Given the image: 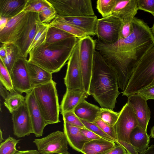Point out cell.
Segmentation results:
<instances>
[{"label":"cell","instance_id":"6da1fadb","mask_svg":"<svg viewBox=\"0 0 154 154\" xmlns=\"http://www.w3.org/2000/svg\"><path fill=\"white\" fill-rule=\"evenodd\" d=\"M132 23L133 32L125 38L111 44L95 40L96 50L115 72L119 87L123 91L139 62L154 45V35L147 23L135 17Z\"/></svg>","mask_w":154,"mask_h":154},{"label":"cell","instance_id":"7a4b0ae2","mask_svg":"<svg viewBox=\"0 0 154 154\" xmlns=\"http://www.w3.org/2000/svg\"><path fill=\"white\" fill-rule=\"evenodd\" d=\"M119 88L115 72L95 50L89 95H92L102 108L113 110L120 93Z\"/></svg>","mask_w":154,"mask_h":154},{"label":"cell","instance_id":"3957f363","mask_svg":"<svg viewBox=\"0 0 154 154\" xmlns=\"http://www.w3.org/2000/svg\"><path fill=\"white\" fill-rule=\"evenodd\" d=\"M79 40L74 37L53 43H44L30 51L27 60L52 74L58 72L68 60Z\"/></svg>","mask_w":154,"mask_h":154},{"label":"cell","instance_id":"277c9868","mask_svg":"<svg viewBox=\"0 0 154 154\" xmlns=\"http://www.w3.org/2000/svg\"><path fill=\"white\" fill-rule=\"evenodd\" d=\"M56 85V83L53 80L32 89L47 125L60 122L59 119L60 106Z\"/></svg>","mask_w":154,"mask_h":154},{"label":"cell","instance_id":"5b68a950","mask_svg":"<svg viewBox=\"0 0 154 154\" xmlns=\"http://www.w3.org/2000/svg\"><path fill=\"white\" fill-rule=\"evenodd\" d=\"M154 80V45L142 57L135 68L123 96L127 97L137 93Z\"/></svg>","mask_w":154,"mask_h":154},{"label":"cell","instance_id":"8992f818","mask_svg":"<svg viewBox=\"0 0 154 154\" xmlns=\"http://www.w3.org/2000/svg\"><path fill=\"white\" fill-rule=\"evenodd\" d=\"M61 17L95 15L91 0H48Z\"/></svg>","mask_w":154,"mask_h":154},{"label":"cell","instance_id":"52a82bcc","mask_svg":"<svg viewBox=\"0 0 154 154\" xmlns=\"http://www.w3.org/2000/svg\"><path fill=\"white\" fill-rule=\"evenodd\" d=\"M79 44L80 63L84 90L88 94L96 50V40L90 36H87L79 39Z\"/></svg>","mask_w":154,"mask_h":154},{"label":"cell","instance_id":"ba28073f","mask_svg":"<svg viewBox=\"0 0 154 154\" xmlns=\"http://www.w3.org/2000/svg\"><path fill=\"white\" fill-rule=\"evenodd\" d=\"M41 154H69L68 142L63 132L57 131L33 141Z\"/></svg>","mask_w":154,"mask_h":154},{"label":"cell","instance_id":"9c48e42d","mask_svg":"<svg viewBox=\"0 0 154 154\" xmlns=\"http://www.w3.org/2000/svg\"><path fill=\"white\" fill-rule=\"evenodd\" d=\"M138 125V122L135 113L127 102L119 112L118 120L113 126L117 140H121L130 143V134Z\"/></svg>","mask_w":154,"mask_h":154},{"label":"cell","instance_id":"30bf717a","mask_svg":"<svg viewBox=\"0 0 154 154\" xmlns=\"http://www.w3.org/2000/svg\"><path fill=\"white\" fill-rule=\"evenodd\" d=\"M64 80L66 90L85 91L80 63L79 41L68 61L66 74Z\"/></svg>","mask_w":154,"mask_h":154},{"label":"cell","instance_id":"8fae6325","mask_svg":"<svg viewBox=\"0 0 154 154\" xmlns=\"http://www.w3.org/2000/svg\"><path fill=\"white\" fill-rule=\"evenodd\" d=\"M29 14V12L23 11L9 18L6 26L0 31L2 44H14L20 38L26 28Z\"/></svg>","mask_w":154,"mask_h":154},{"label":"cell","instance_id":"7c38bea8","mask_svg":"<svg viewBox=\"0 0 154 154\" xmlns=\"http://www.w3.org/2000/svg\"><path fill=\"white\" fill-rule=\"evenodd\" d=\"M122 21L118 17L111 15L98 19L97 35L98 40L107 44H111L119 40Z\"/></svg>","mask_w":154,"mask_h":154},{"label":"cell","instance_id":"4fadbf2b","mask_svg":"<svg viewBox=\"0 0 154 154\" xmlns=\"http://www.w3.org/2000/svg\"><path fill=\"white\" fill-rule=\"evenodd\" d=\"M27 59L23 57H19L10 74L14 88L20 94H26L33 89L27 67Z\"/></svg>","mask_w":154,"mask_h":154},{"label":"cell","instance_id":"5bb4252c","mask_svg":"<svg viewBox=\"0 0 154 154\" xmlns=\"http://www.w3.org/2000/svg\"><path fill=\"white\" fill-rule=\"evenodd\" d=\"M12 114L15 136L18 138L23 137L32 133L31 121L25 101Z\"/></svg>","mask_w":154,"mask_h":154},{"label":"cell","instance_id":"9a60e30c","mask_svg":"<svg viewBox=\"0 0 154 154\" xmlns=\"http://www.w3.org/2000/svg\"><path fill=\"white\" fill-rule=\"evenodd\" d=\"M25 100L31 119L33 132L37 137L43 134V131L47 125L39 108L33 89L26 93Z\"/></svg>","mask_w":154,"mask_h":154},{"label":"cell","instance_id":"2e32d148","mask_svg":"<svg viewBox=\"0 0 154 154\" xmlns=\"http://www.w3.org/2000/svg\"><path fill=\"white\" fill-rule=\"evenodd\" d=\"M128 97L127 103L135 113L138 122V125L147 131L151 113L147 100L137 93Z\"/></svg>","mask_w":154,"mask_h":154},{"label":"cell","instance_id":"e0dca14e","mask_svg":"<svg viewBox=\"0 0 154 154\" xmlns=\"http://www.w3.org/2000/svg\"><path fill=\"white\" fill-rule=\"evenodd\" d=\"M38 14V13L30 12L26 28L21 37L14 44L22 56L26 59L28 49L36 32V21Z\"/></svg>","mask_w":154,"mask_h":154},{"label":"cell","instance_id":"ac0fdd59","mask_svg":"<svg viewBox=\"0 0 154 154\" xmlns=\"http://www.w3.org/2000/svg\"><path fill=\"white\" fill-rule=\"evenodd\" d=\"M60 19L77 27L86 33L88 36L97 35L98 19L93 16L61 17L57 15Z\"/></svg>","mask_w":154,"mask_h":154},{"label":"cell","instance_id":"d6986e66","mask_svg":"<svg viewBox=\"0 0 154 154\" xmlns=\"http://www.w3.org/2000/svg\"><path fill=\"white\" fill-rule=\"evenodd\" d=\"M138 10L136 0H117L112 14L125 23L132 21Z\"/></svg>","mask_w":154,"mask_h":154},{"label":"cell","instance_id":"ffe728a7","mask_svg":"<svg viewBox=\"0 0 154 154\" xmlns=\"http://www.w3.org/2000/svg\"><path fill=\"white\" fill-rule=\"evenodd\" d=\"M88 94L80 90H66L60 106L61 114L74 111L76 106L87 97Z\"/></svg>","mask_w":154,"mask_h":154},{"label":"cell","instance_id":"44dd1931","mask_svg":"<svg viewBox=\"0 0 154 154\" xmlns=\"http://www.w3.org/2000/svg\"><path fill=\"white\" fill-rule=\"evenodd\" d=\"M80 127L63 122V132L70 146L81 152L85 144L90 141L82 133Z\"/></svg>","mask_w":154,"mask_h":154},{"label":"cell","instance_id":"7402d4cb","mask_svg":"<svg viewBox=\"0 0 154 154\" xmlns=\"http://www.w3.org/2000/svg\"><path fill=\"white\" fill-rule=\"evenodd\" d=\"M26 65L32 88L53 80L52 74L50 72L27 60Z\"/></svg>","mask_w":154,"mask_h":154},{"label":"cell","instance_id":"603a6c76","mask_svg":"<svg viewBox=\"0 0 154 154\" xmlns=\"http://www.w3.org/2000/svg\"><path fill=\"white\" fill-rule=\"evenodd\" d=\"M116 145L113 141L102 138L86 143L81 152L83 154H106Z\"/></svg>","mask_w":154,"mask_h":154},{"label":"cell","instance_id":"cb8c5ba5","mask_svg":"<svg viewBox=\"0 0 154 154\" xmlns=\"http://www.w3.org/2000/svg\"><path fill=\"white\" fill-rule=\"evenodd\" d=\"M28 0H0V17L12 18L23 11Z\"/></svg>","mask_w":154,"mask_h":154},{"label":"cell","instance_id":"d4e9b609","mask_svg":"<svg viewBox=\"0 0 154 154\" xmlns=\"http://www.w3.org/2000/svg\"><path fill=\"white\" fill-rule=\"evenodd\" d=\"M100 109L98 106L84 100L76 106L74 112L80 119L93 122L98 117Z\"/></svg>","mask_w":154,"mask_h":154},{"label":"cell","instance_id":"484cf974","mask_svg":"<svg viewBox=\"0 0 154 154\" xmlns=\"http://www.w3.org/2000/svg\"><path fill=\"white\" fill-rule=\"evenodd\" d=\"M150 137L146 131L141 127L137 125L130 134V142L136 148L138 152L140 153L148 147Z\"/></svg>","mask_w":154,"mask_h":154},{"label":"cell","instance_id":"4316f807","mask_svg":"<svg viewBox=\"0 0 154 154\" xmlns=\"http://www.w3.org/2000/svg\"><path fill=\"white\" fill-rule=\"evenodd\" d=\"M36 32L28 49V54L32 49L45 42L47 32L50 26L49 23H44L41 21L39 14L36 21Z\"/></svg>","mask_w":154,"mask_h":154},{"label":"cell","instance_id":"83f0119b","mask_svg":"<svg viewBox=\"0 0 154 154\" xmlns=\"http://www.w3.org/2000/svg\"><path fill=\"white\" fill-rule=\"evenodd\" d=\"M49 24L50 26L56 27L68 32L80 39L89 36L75 26L60 19L57 17Z\"/></svg>","mask_w":154,"mask_h":154},{"label":"cell","instance_id":"f1b7e54d","mask_svg":"<svg viewBox=\"0 0 154 154\" xmlns=\"http://www.w3.org/2000/svg\"><path fill=\"white\" fill-rule=\"evenodd\" d=\"M23 57L17 47L14 44H7V55L4 59L1 60L10 74L17 59Z\"/></svg>","mask_w":154,"mask_h":154},{"label":"cell","instance_id":"f546056e","mask_svg":"<svg viewBox=\"0 0 154 154\" xmlns=\"http://www.w3.org/2000/svg\"><path fill=\"white\" fill-rule=\"evenodd\" d=\"M74 37L75 36L59 28L50 26L44 43H53Z\"/></svg>","mask_w":154,"mask_h":154},{"label":"cell","instance_id":"4dcf8cb0","mask_svg":"<svg viewBox=\"0 0 154 154\" xmlns=\"http://www.w3.org/2000/svg\"><path fill=\"white\" fill-rule=\"evenodd\" d=\"M25 97L17 91L11 93L4 103L10 113L18 109L25 102Z\"/></svg>","mask_w":154,"mask_h":154},{"label":"cell","instance_id":"1f68e13d","mask_svg":"<svg viewBox=\"0 0 154 154\" xmlns=\"http://www.w3.org/2000/svg\"><path fill=\"white\" fill-rule=\"evenodd\" d=\"M51 6L48 0H28L23 11L39 13Z\"/></svg>","mask_w":154,"mask_h":154},{"label":"cell","instance_id":"d6a6232c","mask_svg":"<svg viewBox=\"0 0 154 154\" xmlns=\"http://www.w3.org/2000/svg\"><path fill=\"white\" fill-rule=\"evenodd\" d=\"M117 0H98L97 1V9L103 17L112 14L113 10Z\"/></svg>","mask_w":154,"mask_h":154},{"label":"cell","instance_id":"836d02e7","mask_svg":"<svg viewBox=\"0 0 154 154\" xmlns=\"http://www.w3.org/2000/svg\"><path fill=\"white\" fill-rule=\"evenodd\" d=\"M0 82L10 92L17 91L14 89L10 74L2 62L0 60Z\"/></svg>","mask_w":154,"mask_h":154},{"label":"cell","instance_id":"e575fe53","mask_svg":"<svg viewBox=\"0 0 154 154\" xmlns=\"http://www.w3.org/2000/svg\"><path fill=\"white\" fill-rule=\"evenodd\" d=\"M20 140H16L10 136L0 143V154H14L18 150L16 145Z\"/></svg>","mask_w":154,"mask_h":154},{"label":"cell","instance_id":"d590c367","mask_svg":"<svg viewBox=\"0 0 154 154\" xmlns=\"http://www.w3.org/2000/svg\"><path fill=\"white\" fill-rule=\"evenodd\" d=\"M119 112L106 108H101L98 117L109 125L113 126L118 118Z\"/></svg>","mask_w":154,"mask_h":154},{"label":"cell","instance_id":"8d00e7d4","mask_svg":"<svg viewBox=\"0 0 154 154\" xmlns=\"http://www.w3.org/2000/svg\"><path fill=\"white\" fill-rule=\"evenodd\" d=\"M38 14L41 21L46 23H50L58 15L55 9L52 5L47 8Z\"/></svg>","mask_w":154,"mask_h":154},{"label":"cell","instance_id":"74e56055","mask_svg":"<svg viewBox=\"0 0 154 154\" xmlns=\"http://www.w3.org/2000/svg\"><path fill=\"white\" fill-rule=\"evenodd\" d=\"M61 114L63 116V122L80 128H86L81 119L75 114L74 111L66 112Z\"/></svg>","mask_w":154,"mask_h":154},{"label":"cell","instance_id":"f35d334b","mask_svg":"<svg viewBox=\"0 0 154 154\" xmlns=\"http://www.w3.org/2000/svg\"><path fill=\"white\" fill-rule=\"evenodd\" d=\"M85 127L102 138L106 140L115 142V140L103 132L95 122H89L81 119Z\"/></svg>","mask_w":154,"mask_h":154},{"label":"cell","instance_id":"ab89813d","mask_svg":"<svg viewBox=\"0 0 154 154\" xmlns=\"http://www.w3.org/2000/svg\"><path fill=\"white\" fill-rule=\"evenodd\" d=\"M94 122L103 132L114 139L116 143L117 139L113 126L104 122L98 117L96 119Z\"/></svg>","mask_w":154,"mask_h":154},{"label":"cell","instance_id":"60d3db41","mask_svg":"<svg viewBox=\"0 0 154 154\" xmlns=\"http://www.w3.org/2000/svg\"><path fill=\"white\" fill-rule=\"evenodd\" d=\"M138 10L149 13L154 16V0H136Z\"/></svg>","mask_w":154,"mask_h":154},{"label":"cell","instance_id":"b9f144b4","mask_svg":"<svg viewBox=\"0 0 154 154\" xmlns=\"http://www.w3.org/2000/svg\"><path fill=\"white\" fill-rule=\"evenodd\" d=\"M137 93L147 100H154V80L148 86L139 90Z\"/></svg>","mask_w":154,"mask_h":154},{"label":"cell","instance_id":"7bdbcfd3","mask_svg":"<svg viewBox=\"0 0 154 154\" xmlns=\"http://www.w3.org/2000/svg\"><path fill=\"white\" fill-rule=\"evenodd\" d=\"M133 29L132 21L123 23L120 30L119 39L125 38L128 37L132 33Z\"/></svg>","mask_w":154,"mask_h":154},{"label":"cell","instance_id":"ee69618b","mask_svg":"<svg viewBox=\"0 0 154 154\" xmlns=\"http://www.w3.org/2000/svg\"><path fill=\"white\" fill-rule=\"evenodd\" d=\"M115 143L123 146L125 149L127 154H138L136 148L131 143L119 140H117Z\"/></svg>","mask_w":154,"mask_h":154},{"label":"cell","instance_id":"f6af8a7d","mask_svg":"<svg viewBox=\"0 0 154 154\" xmlns=\"http://www.w3.org/2000/svg\"><path fill=\"white\" fill-rule=\"evenodd\" d=\"M81 131L83 135L90 140L103 138L86 128H81Z\"/></svg>","mask_w":154,"mask_h":154},{"label":"cell","instance_id":"bcb514c9","mask_svg":"<svg viewBox=\"0 0 154 154\" xmlns=\"http://www.w3.org/2000/svg\"><path fill=\"white\" fill-rule=\"evenodd\" d=\"M106 154H127L125 148L119 145H116L115 147Z\"/></svg>","mask_w":154,"mask_h":154},{"label":"cell","instance_id":"7dc6e473","mask_svg":"<svg viewBox=\"0 0 154 154\" xmlns=\"http://www.w3.org/2000/svg\"><path fill=\"white\" fill-rule=\"evenodd\" d=\"M11 93L3 86L2 83H0V94L3 98L5 100L10 95Z\"/></svg>","mask_w":154,"mask_h":154},{"label":"cell","instance_id":"c3c4849f","mask_svg":"<svg viewBox=\"0 0 154 154\" xmlns=\"http://www.w3.org/2000/svg\"><path fill=\"white\" fill-rule=\"evenodd\" d=\"M7 44H2L0 48V59L3 60L5 59L7 55Z\"/></svg>","mask_w":154,"mask_h":154},{"label":"cell","instance_id":"681fc988","mask_svg":"<svg viewBox=\"0 0 154 154\" xmlns=\"http://www.w3.org/2000/svg\"><path fill=\"white\" fill-rule=\"evenodd\" d=\"M14 154H41L38 150H31L24 151L17 150Z\"/></svg>","mask_w":154,"mask_h":154},{"label":"cell","instance_id":"f907efd6","mask_svg":"<svg viewBox=\"0 0 154 154\" xmlns=\"http://www.w3.org/2000/svg\"><path fill=\"white\" fill-rule=\"evenodd\" d=\"M9 18L0 17V31L5 27Z\"/></svg>","mask_w":154,"mask_h":154},{"label":"cell","instance_id":"816d5d0a","mask_svg":"<svg viewBox=\"0 0 154 154\" xmlns=\"http://www.w3.org/2000/svg\"><path fill=\"white\" fill-rule=\"evenodd\" d=\"M139 154H154V145H151L146 150Z\"/></svg>","mask_w":154,"mask_h":154},{"label":"cell","instance_id":"f5cc1de1","mask_svg":"<svg viewBox=\"0 0 154 154\" xmlns=\"http://www.w3.org/2000/svg\"><path fill=\"white\" fill-rule=\"evenodd\" d=\"M150 136L151 138H154V126L151 128Z\"/></svg>","mask_w":154,"mask_h":154},{"label":"cell","instance_id":"db71d44e","mask_svg":"<svg viewBox=\"0 0 154 154\" xmlns=\"http://www.w3.org/2000/svg\"><path fill=\"white\" fill-rule=\"evenodd\" d=\"M0 143H1L2 142V141L3 140L2 137V132L1 129H0Z\"/></svg>","mask_w":154,"mask_h":154},{"label":"cell","instance_id":"11a10c76","mask_svg":"<svg viewBox=\"0 0 154 154\" xmlns=\"http://www.w3.org/2000/svg\"><path fill=\"white\" fill-rule=\"evenodd\" d=\"M153 17H154V16H153ZM151 28L152 32V33L154 35V22H153L152 26V27H151Z\"/></svg>","mask_w":154,"mask_h":154}]
</instances>
